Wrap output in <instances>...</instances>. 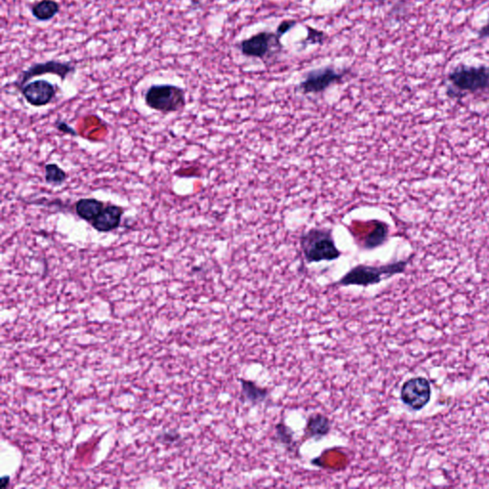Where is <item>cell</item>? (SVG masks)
<instances>
[{
    "label": "cell",
    "mask_w": 489,
    "mask_h": 489,
    "mask_svg": "<svg viewBox=\"0 0 489 489\" xmlns=\"http://www.w3.org/2000/svg\"><path fill=\"white\" fill-rule=\"evenodd\" d=\"M446 93L452 98L489 93V66L459 65L447 76Z\"/></svg>",
    "instance_id": "obj_1"
},
{
    "label": "cell",
    "mask_w": 489,
    "mask_h": 489,
    "mask_svg": "<svg viewBox=\"0 0 489 489\" xmlns=\"http://www.w3.org/2000/svg\"><path fill=\"white\" fill-rule=\"evenodd\" d=\"M411 258L406 260H399L393 262L382 266L373 265H357L351 269L346 273L335 285L340 287H355L367 288L370 286L377 285L386 279L391 278L397 274L404 273L407 266L410 263Z\"/></svg>",
    "instance_id": "obj_2"
},
{
    "label": "cell",
    "mask_w": 489,
    "mask_h": 489,
    "mask_svg": "<svg viewBox=\"0 0 489 489\" xmlns=\"http://www.w3.org/2000/svg\"><path fill=\"white\" fill-rule=\"evenodd\" d=\"M300 248L308 264L337 260L342 256L331 229H309L300 238Z\"/></svg>",
    "instance_id": "obj_3"
},
{
    "label": "cell",
    "mask_w": 489,
    "mask_h": 489,
    "mask_svg": "<svg viewBox=\"0 0 489 489\" xmlns=\"http://www.w3.org/2000/svg\"><path fill=\"white\" fill-rule=\"evenodd\" d=\"M145 105L163 114L177 112L186 106V91L172 85H155L147 89Z\"/></svg>",
    "instance_id": "obj_4"
},
{
    "label": "cell",
    "mask_w": 489,
    "mask_h": 489,
    "mask_svg": "<svg viewBox=\"0 0 489 489\" xmlns=\"http://www.w3.org/2000/svg\"><path fill=\"white\" fill-rule=\"evenodd\" d=\"M239 47L243 56L262 59L266 63L271 56L280 53L283 44L276 33L264 31L241 41Z\"/></svg>",
    "instance_id": "obj_5"
},
{
    "label": "cell",
    "mask_w": 489,
    "mask_h": 489,
    "mask_svg": "<svg viewBox=\"0 0 489 489\" xmlns=\"http://www.w3.org/2000/svg\"><path fill=\"white\" fill-rule=\"evenodd\" d=\"M347 73V70L340 72L333 66L315 69L306 74L305 79L298 85V90L304 95L324 92L331 86L340 83Z\"/></svg>",
    "instance_id": "obj_6"
},
{
    "label": "cell",
    "mask_w": 489,
    "mask_h": 489,
    "mask_svg": "<svg viewBox=\"0 0 489 489\" xmlns=\"http://www.w3.org/2000/svg\"><path fill=\"white\" fill-rule=\"evenodd\" d=\"M431 399V385L426 377H417L406 380L401 390V399L409 408L419 411Z\"/></svg>",
    "instance_id": "obj_7"
},
{
    "label": "cell",
    "mask_w": 489,
    "mask_h": 489,
    "mask_svg": "<svg viewBox=\"0 0 489 489\" xmlns=\"http://www.w3.org/2000/svg\"><path fill=\"white\" fill-rule=\"evenodd\" d=\"M75 72L76 67L72 63L52 59L45 63H34L25 71H22L16 85L21 89L26 85L27 81H31L34 76L46 75V74L58 76L61 81H65L69 75Z\"/></svg>",
    "instance_id": "obj_8"
},
{
    "label": "cell",
    "mask_w": 489,
    "mask_h": 489,
    "mask_svg": "<svg viewBox=\"0 0 489 489\" xmlns=\"http://www.w3.org/2000/svg\"><path fill=\"white\" fill-rule=\"evenodd\" d=\"M21 91L29 105L34 107H41L53 101L58 93V88L48 81L37 80L26 83Z\"/></svg>",
    "instance_id": "obj_9"
},
{
    "label": "cell",
    "mask_w": 489,
    "mask_h": 489,
    "mask_svg": "<svg viewBox=\"0 0 489 489\" xmlns=\"http://www.w3.org/2000/svg\"><path fill=\"white\" fill-rule=\"evenodd\" d=\"M123 212L125 211L122 207L116 205H108L101 211L97 218L91 222L93 229L101 233L115 231L122 223Z\"/></svg>",
    "instance_id": "obj_10"
},
{
    "label": "cell",
    "mask_w": 489,
    "mask_h": 489,
    "mask_svg": "<svg viewBox=\"0 0 489 489\" xmlns=\"http://www.w3.org/2000/svg\"><path fill=\"white\" fill-rule=\"evenodd\" d=\"M332 431V421L324 414L310 415L306 422L304 434L306 438L320 441L327 437Z\"/></svg>",
    "instance_id": "obj_11"
},
{
    "label": "cell",
    "mask_w": 489,
    "mask_h": 489,
    "mask_svg": "<svg viewBox=\"0 0 489 489\" xmlns=\"http://www.w3.org/2000/svg\"><path fill=\"white\" fill-rule=\"evenodd\" d=\"M241 385L240 399L244 404L258 406V405L265 404L270 397V391L268 388L259 386L253 380L240 379Z\"/></svg>",
    "instance_id": "obj_12"
},
{
    "label": "cell",
    "mask_w": 489,
    "mask_h": 489,
    "mask_svg": "<svg viewBox=\"0 0 489 489\" xmlns=\"http://www.w3.org/2000/svg\"><path fill=\"white\" fill-rule=\"evenodd\" d=\"M105 209V204L95 198H83L76 202V216L86 222H92Z\"/></svg>",
    "instance_id": "obj_13"
},
{
    "label": "cell",
    "mask_w": 489,
    "mask_h": 489,
    "mask_svg": "<svg viewBox=\"0 0 489 489\" xmlns=\"http://www.w3.org/2000/svg\"><path fill=\"white\" fill-rule=\"evenodd\" d=\"M388 233V225L382 221H375V226L373 227L371 232L367 234L363 241V247L366 249L379 248L386 242Z\"/></svg>",
    "instance_id": "obj_14"
},
{
    "label": "cell",
    "mask_w": 489,
    "mask_h": 489,
    "mask_svg": "<svg viewBox=\"0 0 489 489\" xmlns=\"http://www.w3.org/2000/svg\"><path fill=\"white\" fill-rule=\"evenodd\" d=\"M61 11V7L55 0H41L31 7L32 14L39 21H51Z\"/></svg>",
    "instance_id": "obj_15"
},
{
    "label": "cell",
    "mask_w": 489,
    "mask_h": 489,
    "mask_svg": "<svg viewBox=\"0 0 489 489\" xmlns=\"http://www.w3.org/2000/svg\"><path fill=\"white\" fill-rule=\"evenodd\" d=\"M274 438L280 446L285 447L289 452L295 451V432L284 422H278L274 428Z\"/></svg>",
    "instance_id": "obj_16"
},
{
    "label": "cell",
    "mask_w": 489,
    "mask_h": 489,
    "mask_svg": "<svg viewBox=\"0 0 489 489\" xmlns=\"http://www.w3.org/2000/svg\"><path fill=\"white\" fill-rule=\"evenodd\" d=\"M45 182L53 187H59L65 183L67 174L61 167L56 164H47L45 165Z\"/></svg>",
    "instance_id": "obj_17"
},
{
    "label": "cell",
    "mask_w": 489,
    "mask_h": 489,
    "mask_svg": "<svg viewBox=\"0 0 489 489\" xmlns=\"http://www.w3.org/2000/svg\"><path fill=\"white\" fill-rule=\"evenodd\" d=\"M308 34L306 39L301 41V44L304 47L309 45H318V44H323L325 41L326 34L320 30L313 28L311 26H306Z\"/></svg>",
    "instance_id": "obj_18"
},
{
    "label": "cell",
    "mask_w": 489,
    "mask_h": 489,
    "mask_svg": "<svg viewBox=\"0 0 489 489\" xmlns=\"http://www.w3.org/2000/svg\"><path fill=\"white\" fill-rule=\"evenodd\" d=\"M298 22L293 21V19H287V21H283L276 28V34L279 38H282L284 34H287L289 31H291L293 27L296 26Z\"/></svg>",
    "instance_id": "obj_19"
},
{
    "label": "cell",
    "mask_w": 489,
    "mask_h": 489,
    "mask_svg": "<svg viewBox=\"0 0 489 489\" xmlns=\"http://www.w3.org/2000/svg\"><path fill=\"white\" fill-rule=\"evenodd\" d=\"M56 129L64 133V134L72 135L74 137L78 135L74 128L69 127L67 123L63 122V121H58V122L56 123Z\"/></svg>",
    "instance_id": "obj_20"
},
{
    "label": "cell",
    "mask_w": 489,
    "mask_h": 489,
    "mask_svg": "<svg viewBox=\"0 0 489 489\" xmlns=\"http://www.w3.org/2000/svg\"><path fill=\"white\" fill-rule=\"evenodd\" d=\"M479 37L481 39H489V23L479 31Z\"/></svg>",
    "instance_id": "obj_21"
}]
</instances>
